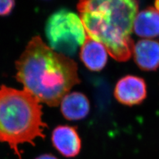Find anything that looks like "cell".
<instances>
[{
  "label": "cell",
  "mask_w": 159,
  "mask_h": 159,
  "mask_svg": "<svg viewBox=\"0 0 159 159\" xmlns=\"http://www.w3.org/2000/svg\"><path fill=\"white\" fill-rule=\"evenodd\" d=\"M17 79L39 102L57 106L80 82L73 60L48 47L39 36L32 38L16 62Z\"/></svg>",
  "instance_id": "cell-1"
},
{
  "label": "cell",
  "mask_w": 159,
  "mask_h": 159,
  "mask_svg": "<svg viewBox=\"0 0 159 159\" xmlns=\"http://www.w3.org/2000/svg\"><path fill=\"white\" fill-rule=\"evenodd\" d=\"M77 7L88 36L102 43L117 61L130 58L135 44L130 35L138 13L137 1H81Z\"/></svg>",
  "instance_id": "cell-2"
},
{
  "label": "cell",
  "mask_w": 159,
  "mask_h": 159,
  "mask_svg": "<svg viewBox=\"0 0 159 159\" xmlns=\"http://www.w3.org/2000/svg\"><path fill=\"white\" fill-rule=\"evenodd\" d=\"M42 106L25 90L2 86L0 88V142L7 143L21 159L19 145H34L38 137L44 139L47 124L42 119Z\"/></svg>",
  "instance_id": "cell-3"
},
{
  "label": "cell",
  "mask_w": 159,
  "mask_h": 159,
  "mask_svg": "<svg viewBox=\"0 0 159 159\" xmlns=\"http://www.w3.org/2000/svg\"><path fill=\"white\" fill-rule=\"evenodd\" d=\"M45 33L53 51L68 57L76 52L87 37L80 17L65 9H60L50 16Z\"/></svg>",
  "instance_id": "cell-4"
},
{
  "label": "cell",
  "mask_w": 159,
  "mask_h": 159,
  "mask_svg": "<svg viewBox=\"0 0 159 159\" xmlns=\"http://www.w3.org/2000/svg\"><path fill=\"white\" fill-rule=\"evenodd\" d=\"M117 100L123 105L132 106L143 102L147 96V85L140 77L128 75L117 82L114 89Z\"/></svg>",
  "instance_id": "cell-5"
},
{
  "label": "cell",
  "mask_w": 159,
  "mask_h": 159,
  "mask_svg": "<svg viewBox=\"0 0 159 159\" xmlns=\"http://www.w3.org/2000/svg\"><path fill=\"white\" fill-rule=\"evenodd\" d=\"M51 141L56 150L66 158H74L79 155L82 141L76 128L69 125H59L52 133Z\"/></svg>",
  "instance_id": "cell-6"
},
{
  "label": "cell",
  "mask_w": 159,
  "mask_h": 159,
  "mask_svg": "<svg viewBox=\"0 0 159 159\" xmlns=\"http://www.w3.org/2000/svg\"><path fill=\"white\" fill-rule=\"evenodd\" d=\"M133 54L137 66L143 70L153 71L159 67V43L143 39L134 44Z\"/></svg>",
  "instance_id": "cell-7"
},
{
  "label": "cell",
  "mask_w": 159,
  "mask_h": 159,
  "mask_svg": "<svg viewBox=\"0 0 159 159\" xmlns=\"http://www.w3.org/2000/svg\"><path fill=\"white\" fill-rule=\"evenodd\" d=\"M133 31L137 36L150 39L159 36V1L155 7H150L137 13Z\"/></svg>",
  "instance_id": "cell-8"
},
{
  "label": "cell",
  "mask_w": 159,
  "mask_h": 159,
  "mask_svg": "<svg viewBox=\"0 0 159 159\" xmlns=\"http://www.w3.org/2000/svg\"><path fill=\"white\" fill-rule=\"evenodd\" d=\"M108 52L103 44L87 35L80 49L81 61L89 70L100 71L107 62Z\"/></svg>",
  "instance_id": "cell-9"
},
{
  "label": "cell",
  "mask_w": 159,
  "mask_h": 159,
  "mask_svg": "<svg viewBox=\"0 0 159 159\" xmlns=\"http://www.w3.org/2000/svg\"><path fill=\"white\" fill-rule=\"evenodd\" d=\"M61 106L63 116L71 121L85 118L90 108L88 99L80 92L68 93L62 99Z\"/></svg>",
  "instance_id": "cell-10"
},
{
  "label": "cell",
  "mask_w": 159,
  "mask_h": 159,
  "mask_svg": "<svg viewBox=\"0 0 159 159\" xmlns=\"http://www.w3.org/2000/svg\"><path fill=\"white\" fill-rule=\"evenodd\" d=\"M14 6V1H11V0L0 1V16H7L11 12Z\"/></svg>",
  "instance_id": "cell-11"
},
{
  "label": "cell",
  "mask_w": 159,
  "mask_h": 159,
  "mask_svg": "<svg viewBox=\"0 0 159 159\" xmlns=\"http://www.w3.org/2000/svg\"><path fill=\"white\" fill-rule=\"evenodd\" d=\"M35 159H58L55 156H54L51 154H44L37 157Z\"/></svg>",
  "instance_id": "cell-12"
}]
</instances>
